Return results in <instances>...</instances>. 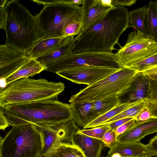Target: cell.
Here are the masks:
<instances>
[{"label": "cell", "mask_w": 157, "mask_h": 157, "mask_svg": "<svg viewBox=\"0 0 157 157\" xmlns=\"http://www.w3.org/2000/svg\"><path fill=\"white\" fill-rule=\"evenodd\" d=\"M157 132V118L151 117L136 124L117 136V141L121 143L140 141L146 136Z\"/></svg>", "instance_id": "5bb4252c"}, {"label": "cell", "mask_w": 157, "mask_h": 157, "mask_svg": "<svg viewBox=\"0 0 157 157\" xmlns=\"http://www.w3.org/2000/svg\"><path fill=\"white\" fill-rule=\"evenodd\" d=\"M39 157H41V156H39Z\"/></svg>", "instance_id": "ee69618b"}, {"label": "cell", "mask_w": 157, "mask_h": 157, "mask_svg": "<svg viewBox=\"0 0 157 157\" xmlns=\"http://www.w3.org/2000/svg\"><path fill=\"white\" fill-rule=\"evenodd\" d=\"M147 75L148 76L149 79L147 99L148 100H156L157 99V72Z\"/></svg>", "instance_id": "4dcf8cb0"}, {"label": "cell", "mask_w": 157, "mask_h": 157, "mask_svg": "<svg viewBox=\"0 0 157 157\" xmlns=\"http://www.w3.org/2000/svg\"><path fill=\"white\" fill-rule=\"evenodd\" d=\"M92 102L94 109L98 117L120 105L117 97L107 98Z\"/></svg>", "instance_id": "4316f807"}, {"label": "cell", "mask_w": 157, "mask_h": 157, "mask_svg": "<svg viewBox=\"0 0 157 157\" xmlns=\"http://www.w3.org/2000/svg\"><path fill=\"white\" fill-rule=\"evenodd\" d=\"M5 9V44L26 54L41 38L36 16L16 0L9 1Z\"/></svg>", "instance_id": "3957f363"}, {"label": "cell", "mask_w": 157, "mask_h": 157, "mask_svg": "<svg viewBox=\"0 0 157 157\" xmlns=\"http://www.w3.org/2000/svg\"><path fill=\"white\" fill-rule=\"evenodd\" d=\"M34 125L43 137L44 147L40 156L42 157H47L60 145H74L73 135L80 130L73 119L53 124Z\"/></svg>", "instance_id": "30bf717a"}, {"label": "cell", "mask_w": 157, "mask_h": 157, "mask_svg": "<svg viewBox=\"0 0 157 157\" xmlns=\"http://www.w3.org/2000/svg\"><path fill=\"white\" fill-rule=\"evenodd\" d=\"M149 84L148 75L144 71L137 72L129 86L117 95L120 104L133 103L147 98Z\"/></svg>", "instance_id": "4fadbf2b"}, {"label": "cell", "mask_w": 157, "mask_h": 157, "mask_svg": "<svg viewBox=\"0 0 157 157\" xmlns=\"http://www.w3.org/2000/svg\"><path fill=\"white\" fill-rule=\"evenodd\" d=\"M81 7L82 30L93 25L113 7L104 5L100 0H84Z\"/></svg>", "instance_id": "9a60e30c"}, {"label": "cell", "mask_w": 157, "mask_h": 157, "mask_svg": "<svg viewBox=\"0 0 157 157\" xmlns=\"http://www.w3.org/2000/svg\"><path fill=\"white\" fill-rule=\"evenodd\" d=\"M151 155H148L144 156H143V157H151ZM100 157H121L119 156V155H107L106 156H100Z\"/></svg>", "instance_id": "7bdbcfd3"}, {"label": "cell", "mask_w": 157, "mask_h": 157, "mask_svg": "<svg viewBox=\"0 0 157 157\" xmlns=\"http://www.w3.org/2000/svg\"><path fill=\"white\" fill-rule=\"evenodd\" d=\"M65 88L62 82H51L44 78H21L9 84L0 91V107L56 99Z\"/></svg>", "instance_id": "277c9868"}, {"label": "cell", "mask_w": 157, "mask_h": 157, "mask_svg": "<svg viewBox=\"0 0 157 157\" xmlns=\"http://www.w3.org/2000/svg\"><path fill=\"white\" fill-rule=\"evenodd\" d=\"M75 44V37L71 36L63 44L49 53L36 59L46 68L72 53Z\"/></svg>", "instance_id": "ffe728a7"}, {"label": "cell", "mask_w": 157, "mask_h": 157, "mask_svg": "<svg viewBox=\"0 0 157 157\" xmlns=\"http://www.w3.org/2000/svg\"><path fill=\"white\" fill-rule=\"evenodd\" d=\"M147 99H143L134 105L128 108L121 113L102 123L99 126L107 124L117 120L128 117H133L135 119L142 110L147 107Z\"/></svg>", "instance_id": "d4e9b609"}, {"label": "cell", "mask_w": 157, "mask_h": 157, "mask_svg": "<svg viewBox=\"0 0 157 157\" xmlns=\"http://www.w3.org/2000/svg\"><path fill=\"white\" fill-rule=\"evenodd\" d=\"M136 123V121L134 119H133L118 127L114 131L118 136L134 126Z\"/></svg>", "instance_id": "e575fe53"}, {"label": "cell", "mask_w": 157, "mask_h": 157, "mask_svg": "<svg viewBox=\"0 0 157 157\" xmlns=\"http://www.w3.org/2000/svg\"><path fill=\"white\" fill-rule=\"evenodd\" d=\"M105 5L113 7L130 6L135 4L137 0H100Z\"/></svg>", "instance_id": "d6a6232c"}, {"label": "cell", "mask_w": 157, "mask_h": 157, "mask_svg": "<svg viewBox=\"0 0 157 157\" xmlns=\"http://www.w3.org/2000/svg\"><path fill=\"white\" fill-rule=\"evenodd\" d=\"M12 126L50 124L73 119L70 104L56 99H46L0 107Z\"/></svg>", "instance_id": "7a4b0ae2"}, {"label": "cell", "mask_w": 157, "mask_h": 157, "mask_svg": "<svg viewBox=\"0 0 157 157\" xmlns=\"http://www.w3.org/2000/svg\"><path fill=\"white\" fill-rule=\"evenodd\" d=\"M156 66L157 53L135 63L128 67L135 70L137 72H142Z\"/></svg>", "instance_id": "f1b7e54d"}, {"label": "cell", "mask_w": 157, "mask_h": 157, "mask_svg": "<svg viewBox=\"0 0 157 157\" xmlns=\"http://www.w3.org/2000/svg\"><path fill=\"white\" fill-rule=\"evenodd\" d=\"M70 36L40 39L26 54L30 58L36 59L49 53L63 44L68 40Z\"/></svg>", "instance_id": "ac0fdd59"}, {"label": "cell", "mask_w": 157, "mask_h": 157, "mask_svg": "<svg viewBox=\"0 0 157 157\" xmlns=\"http://www.w3.org/2000/svg\"><path fill=\"white\" fill-rule=\"evenodd\" d=\"M31 58L6 44L0 45V81L6 78L17 71Z\"/></svg>", "instance_id": "7c38bea8"}, {"label": "cell", "mask_w": 157, "mask_h": 157, "mask_svg": "<svg viewBox=\"0 0 157 157\" xmlns=\"http://www.w3.org/2000/svg\"><path fill=\"white\" fill-rule=\"evenodd\" d=\"M0 7L5 8L6 4L9 1L8 0H0Z\"/></svg>", "instance_id": "b9f144b4"}, {"label": "cell", "mask_w": 157, "mask_h": 157, "mask_svg": "<svg viewBox=\"0 0 157 157\" xmlns=\"http://www.w3.org/2000/svg\"><path fill=\"white\" fill-rule=\"evenodd\" d=\"M10 126L8 121L2 112L0 110V129L3 130Z\"/></svg>", "instance_id": "ab89813d"}, {"label": "cell", "mask_w": 157, "mask_h": 157, "mask_svg": "<svg viewBox=\"0 0 157 157\" xmlns=\"http://www.w3.org/2000/svg\"><path fill=\"white\" fill-rule=\"evenodd\" d=\"M47 157H86L76 146L61 145L54 149Z\"/></svg>", "instance_id": "484cf974"}, {"label": "cell", "mask_w": 157, "mask_h": 157, "mask_svg": "<svg viewBox=\"0 0 157 157\" xmlns=\"http://www.w3.org/2000/svg\"><path fill=\"white\" fill-rule=\"evenodd\" d=\"M82 16L72 20L65 26L63 36H78L81 33L82 27Z\"/></svg>", "instance_id": "83f0119b"}, {"label": "cell", "mask_w": 157, "mask_h": 157, "mask_svg": "<svg viewBox=\"0 0 157 157\" xmlns=\"http://www.w3.org/2000/svg\"><path fill=\"white\" fill-rule=\"evenodd\" d=\"M144 72L147 74L156 73L157 72V66L149 69Z\"/></svg>", "instance_id": "60d3db41"}, {"label": "cell", "mask_w": 157, "mask_h": 157, "mask_svg": "<svg viewBox=\"0 0 157 157\" xmlns=\"http://www.w3.org/2000/svg\"><path fill=\"white\" fill-rule=\"evenodd\" d=\"M147 7L146 6L139 8L129 12L130 27L137 31L150 36L146 24Z\"/></svg>", "instance_id": "7402d4cb"}, {"label": "cell", "mask_w": 157, "mask_h": 157, "mask_svg": "<svg viewBox=\"0 0 157 157\" xmlns=\"http://www.w3.org/2000/svg\"><path fill=\"white\" fill-rule=\"evenodd\" d=\"M118 69L96 66H82L62 71L56 74L75 83L88 86L105 78Z\"/></svg>", "instance_id": "8fae6325"}, {"label": "cell", "mask_w": 157, "mask_h": 157, "mask_svg": "<svg viewBox=\"0 0 157 157\" xmlns=\"http://www.w3.org/2000/svg\"><path fill=\"white\" fill-rule=\"evenodd\" d=\"M129 12L124 6L113 7L99 21L75 37L72 53L85 52H112L129 25Z\"/></svg>", "instance_id": "6da1fadb"}, {"label": "cell", "mask_w": 157, "mask_h": 157, "mask_svg": "<svg viewBox=\"0 0 157 157\" xmlns=\"http://www.w3.org/2000/svg\"><path fill=\"white\" fill-rule=\"evenodd\" d=\"M151 117V113L147 107L144 108L136 117L135 120L137 122L145 121Z\"/></svg>", "instance_id": "d590c367"}, {"label": "cell", "mask_w": 157, "mask_h": 157, "mask_svg": "<svg viewBox=\"0 0 157 157\" xmlns=\"http://www.w3.org/2000/svg\"><path fill=\"white\" fill-rule=\"evenodd\" d=\"M0 140V157H39L43 149L42 134L33 124L12 126Z\"/></svg>", "instance_id": "5b68a950"}, {"label": "cell", "mask_w": 157, "mask_h": 157, "mask_svg": "<svg viewBox=\"0 0 157 157\" xmlns=\"http://www.w3.org/2000/svg\"><path fill=\"white\" fill-rule=\"evenodd\" d=\"M6 19V12L5 8L0 7V28L5 30Z\"/></svg>", "instance_id": "f35d334b"}, {"label": "cell", "mask_w": 157, "mask_h": 157, "mask_svg": "<svg viewBox=\"0 0 157 157\" xmlns=\"http://www.w3.org/2000/svg\"><path fill=\"white\" fill-rule=\"evenodd\" d=\"M134 119L133 117L124 118L113 122L107 124L110 129L114 131L118 127Z\"/></svg>", "instance_id": "74e56055"}, {"label": "cell", "mask_w": 157, "mask_h": 157, "mask_svg": "<svg viewBox=\"0 0 157 157\" xmlns=\"http://www.w3.org/2000/svg\"><path fill=\"white\" fill-rule=\"evenodd\" d=\"M70 103L73 120L79 128L87 125L98 117L92 101Z\"/></svg>", "instance_id": "e0dca14e"}, {"label": "cell", "mask_w": 157, "mask_h": 157, "mask_svg": "<svg viewBox=\"0 0 157 157\" xmlns=\"http://www.w3.org/2000/svg\"><path fill=\"white\" fill-rule=\"evenodd\" d=\"M146 24L151 36L157 42V0L150 1L149 3Z\"/></svg>", "instance_id": "cb8c5ba5"}, {"label": "cell", "mask_w": 157, "mask_h": 157, "mask_svg": "<svg viewBox=\"0 0 157 157\" xmlns=\"http://www.w3.org/2000/svg\"><path fill=\"white\" fill-rule=\"evenodd\" d=\"M81 16L82 7L78 5L44 6L36 16L40 39L63 36L65 25L73 19Z\"/></svg>", "instance_id": "52a82bcc"}, {"label": "cell", "mask_w": 157, "mask_h": 157, "mask_svg": "<svg viewBox=\"0 0 157 157\" xmlns=\"http://www.w3.org/2000/svg\"><path fill=\"white\" fill-rule=\"evenodd\" d=\"M88 66L117 69L122 67L112 52L86 51L67 55L47 67L45 70L56 73L75 67Z\"/></svg>", "instance_id": "ba28073f"}, {"label": "cell", "mask_w": 157, "mask_h": 157, "mask_svg": "<svg viewBox=\"0 0 157 157\" xmlns=\"http://www.w3.org/2000/svg\"><path fill=\"white\" fill-rule=\"evenodd\" d=\"M157 53V42L151 36L135 31L128 36L125 44L114 53L121 66L128 67Z\"/></svg>", "instance_id": "9c48e42d"}, {"label": "cell", "mask_w": 157, "mask_h": 157, "mask_svg": "<svg viewBox=\"0 0 157 157\" xmlns=\"http://www.w3.org/2000/svg\"><path fill=\"white\" fill-rule=\"evenodd\" d=\"M129 67H123L97 82L81 89L71 96L69 102L94 101L117 97L129 85L137 73Z\"/></svg>", "instance_id": "8992f818"}, {"label": "cell", "mask_w": 157, "mask_h": 157, "mask_svg": "<svg viewBox=\"0 0 157 157\" xmlns=\"http://www.w3.org/2000/svg\"><path fill=\"white\" fill-rule=\"evenodd\" d=\"M142 100L133 103L120 104L103 115L98 117L92 122L83 127V128L87 129L99 126L102 123L112 118L128 108L136 104Z\"/></svg>", "instance_id": "603a6c76"}, {"label": "cell", "mask_w": 157, "mask_h": 157, "mask_svg": "<svg viewBox=\"0 0 157 157\" xmlns=\"http://www.w3.org/2000/svg\"><path fill=\"white\" fill-rule=\"evenodd\" d=\"M73 145L78 147L86 157H100L105 146L102 141L79 132L73 135Z\"/></svg>", "instance_id": "2e32d148"}, {"label": "cell", "mask_w": 157, "mask_h": 157, "mask_svg": "<svg viewBox=\"0 0 157 157\" xmlns=\"http://www.w3.org/2000/svg\"><path fill=\"white\" fill-rule=\"evenodd\" d=\"M147 107L151 113V117L157 118V99L147 100Z\"/></svg>", "instance_id": "8d00e7d4"}, {"label": "cell", "mask_w": 157, "mask_h": 157, "mask_svg": "<svg viewBox=\"0 0 157 157\" xmlns=\"http://www.w3.org/2000/svg\"><path fill=\"white\" fill-rule=\"evenodd\" d=\"M117 138L115 131L109 128L105 133L102 141L105 146L110 148L117 143Z\"/></svg>", "instance_id": "1f68e13d"}, {"label": "cell", "mask_w": 157, "mask_h": 157, "mask_svg": "<svg viewBox=\"0 0 157 157\" xmlns=\"http://www.w3.org/2000/svg\"><path fill=\"white\" fill-rule=\"evenodd\" d=\"M147 145L151 156H157V134L150 139Z\"/></svg>", "instance_id": "836d02e7"}, {"label": "cell", "mask_w": 157, "mask_h": 157, "mask_svg": "<svg viewBox=\"0 0 157 157\" xmlns=\"http://www.w3.org/2000/svg\"><path fill=\"white\" fill-rule=\"evenodd\" d=\"M109 128L108 124H106L89 129H80L79 132L102 141L105 133Z\"/></svg>", "instance_id": "f546056e"}, {"label": "cell", "mask_w": 157, "mask_h": 157, "mask_svg": "<svg viewBox=\"0 0 157 157\" xmlns=\"http://www.w3.org/2000/svg\"><path fill=\"white\" fill-rule=\"evenodd\" d=\"M108 155H116L121 157H140L149 154L147 144L140 141L133 143H121L117 142L109 148Z\"/></svg>", "instance_id": "d6986e66"}, {"label": "cell", "mask_w": 157, "mask_h": 157, "mask_svg": "<svg viewBox=\"0 0 157 157\" xmlns=\"http://www.w3.org/2000/svg\"><path fill=\"white\" fill-rule=\"evenodd\" d=\"M46 67L36 59L31 58L21 65L17 71L6 79L7 85L17 79L28 78L39 73Z\"/></svg>", "instance_id": "44dd1931"}]
</instances>
